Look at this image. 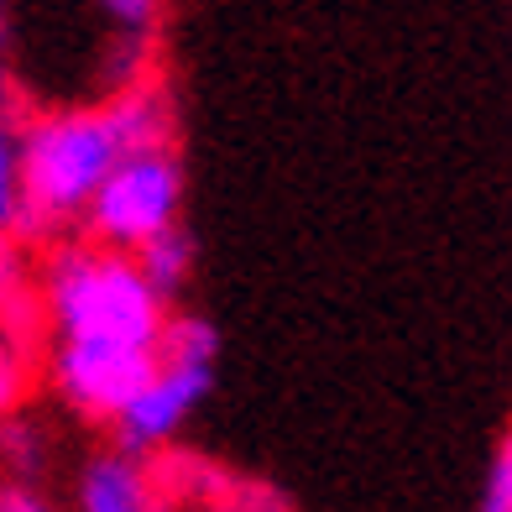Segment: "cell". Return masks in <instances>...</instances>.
<instances>
[{
	"instance_id": "6da1fadb",
	"label": "cell",
	"mask_w": 512,
	"mask_h": 512,
	"mask_svg": "<svg viewBox=\"0 0 512 512\" xmlns=\"http://www.w3.org/2000/svg\"><path fill=\"white\" fill-rule=\"evenodd\" d=\"M131 131L115 100L48 105L21 121V241L84 230L105 178L131 157Z\"/></svg>"
},
{
	"instance_id": "7a4b0ae2",
	"label": "cell",
	"mask_w": 512,
	"mask_h": 512,
	"mask_svg": "<svg viewBox=\"0 0 512 512\" xmlns=\"http://www.w3.org/2000/svg\"><path fill=\"white\" fill-rule=\"evenodd\" d=\"M37 298L53 340H115L157 351L173 319V304L142 277L136 256L84 236H68L42 256Z\"/></svg>"
},
{
	"instance_id": "3957f363",
	"label": "cell",
	"mask_w": 512,
	"mask_h": 512,
	"mask_svg": "<svg viewBox=\"0 0 512 512\" xmlns=\"http://www.w3.org/2000/svg\"><path fill=\"white\" fill-rule=\"evenodd\" d=\"M215 361H220V330L204 314H173L157 340V371L152 382L131 398V408L115 418V450L126 455H157L178 445L183 424L215 387Z\"/></svg>"
},
{
	"instance_id": "277c9868",
	"label": "cell",
	"mask_w": 512,
	"mask_h": 512,
	"mask_svg": "<svg viewBox=\"0 0 512 512\" xmlns=\"http://www.w3.org/2000/svg\"><path fill=\"white\" fill-rule=\"evenodd\" d=\"M178 209H183L178 147H147V152H131L121 168L105 178V189L89 204L79 236L131 256L152 236H162L168 225H178Z\"/></svg>"
},
{
	"instance_id": "5b68a950",
	"label": "cell",
	"mask_w": 512,
	"mask_h": 512,
	"mask_svg": "<svg viewBox=\"0 0 512 512\" xmlns=\"http://www.w3.org/2000/svg\"><path fill=\"white\" fill-rule=\"evenodd\" d=\"M157 351L147 345H115V340H53L48 377L58 403L84 424H115L131 398L152 382Z\"/></svg>"
},
{
	"instance_id": "8992f818",
	"label": "cell",
	"mask_w": 512,
	"mask_h": 512,
	"mask_svg": "<svg viewBox=\"0 0 512 512\" xmlns=\"http://www.w3.org/2000/svg\"><path fill=\"white\" fill-rule=\"evenodd\" d=\"M147 471L162 512H293L283 486H272L267 476H241L199 450L168 445L147 455Z\"/></svg>"
},
{
	"instance_id": "52a82bcc",
	"label": "cell",
	"mask_w": 512,
	"mask_h": 512,
	"mask_svg": "<svg viewBox=\"0 0 512 512\" xmlns=\"http://www.w3.org/2000/svg\"><path fill=\"white\" fill-rule=\"evenodd\" d=\"M74 512H162L147 455H126L115 445L89 455L74 486Z\"/></svg>"
},
{
	"instance_id": "ba28073f",
	"label": "cell",
	"mask_w": 512,
	"mask_h": 512,
	"mask_svg": "<svg viewBox=\"0 0 512 512\" xmlns=\"http://www.w3.org/2000/svg\"><path fill=\"white\" fill-rule=\"evenodd\" d=\"M0 324L16 330L21 340H32L42 319V298L32 283V267H27V251H21V236H6L0 230Z\"/></svg>"
},
{
	"instance_id": "9c48e42d",
	"label": "cell",
	"mask_w": 512,
	"mask_h": 512,
	"mask_svg": "<svg viewBox=\"0 0 512 512\" xmlns=\"http://www.w3.org/2000/svg\"><path fill=\"white\" fill-rule=\"evenodd\" d=\"M131 256H136V267H142V277L168 298V304L189 288V277H194V236L183 225H168L162 236H152L142 251H131Z\"/></svg>"
},
{
	"instance_id": "30bf717a",
	"label": "cell",
	"mask_w": 512,
	"mask_h": 512,
	"mask_svg": "<svg viewBox=\"0 0 512 512\" xmlns=\"http://www.w3.org/2000/svg\"><path fill=\"white\" fill-rule=\"evenodd\" d=\"M0 230H21V115L0 105Z\"/></svg>"
},
{
	"instance_id": "8fae6325",
	"label": "cell",
	"mask_w": 512,
	"mask_h": 512,
	"mask_svg": "<svg viewBox=\"0 0 512 512\" xmlns=\"http://www.w3.org/2000/svg\"><path fill=\"white\" fill-rule=\"evenodd\" d=\"M27 377H32V351H27V340L0 324V434H6L16 418H21Z\"/></svg>"
},
{
	"instance_id": "7c38bea8",
	"label": "cell",
	"mask_w": 512,
	"mask_h": 512,
	"mask_svg": "<svg viewBox=\"0 0 512 512\" xmlns=\"http://www.w3.org/2000/svg\"><path fill=\"white\" fill-rule=\"evenodd\" d=\"M0 460H6L11 481H37L42 460H48V445H42V434L27 424V418H16V424L0 434Z\"/></svg>"
},
{
	"instance_id": "4fadbf2b",
	"label": "cell",
	"mask_w": 512,
	"mask_h": 512,
	"mask_svg": "<svg viewBox=\"0 0 512 512\" xmlns=\"http://www.w3.org/2000/svg\"><path fill=\"white\" fill-rule=\"evenodd\" d=\"M481 512H512V429L497 445V460L486 471V492H481Z\"/></svg>"
},
{
	"instance_id": "5bb4252c",
	"label": "cell",
	"mask_w": 512,
	"mask_h": 512,
	"mask_svg": "<svg viewBox=\"0 0 512 512\" xmlns=\"http://www.w3.org/2000/svg\"><path fill=\"white\" fill-rule=\"evenodd\" d=\"M0 512H63V507H53L32 481H6L0 486Z\"/></svg>"
},
{
	"instance_id": "9a60e30c",
	"label": "cell",
	"mask_w": 512,
	"mask_h": 512,
	"mask_svg": "<svg viewBox=\"0 0 512 512\" xmlns=\"http://www.w3.org/2000/svg\"><path fill=\"white\" fill-rule=\"evenodd\" d=\"M11 48V0H0V53Z\"/></svg>"
}]
</instances>
